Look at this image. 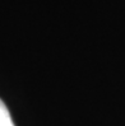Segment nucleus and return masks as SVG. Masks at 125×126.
Wrapping results in <instances>:
<instances>
[{
    "instance_id": "1",
    "label": "nucleus",
    "mask_w": 125,
    "mask_h": 126,
    "mask_svg": "<svg viewBox=\"0 0 125 126\" xmlns=\"http://www.w3.org/2000/svg\"><path fill=\"white\" fill-rule=\"evenodd\" d=\"M0 126H14L9 110L5 106L3 99H0Z\"/></svg>"
}]
</instances>
